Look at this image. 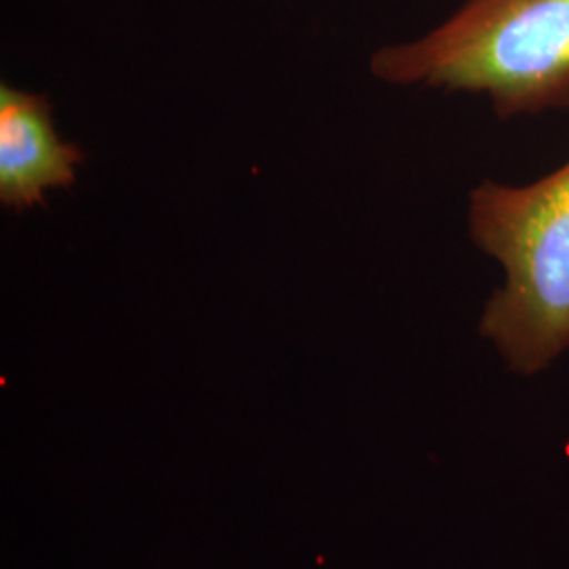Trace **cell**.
I'll return each mask as SVG.
<instances>
[{
	"instance_id": "6da1fadb",
	"label": "cell",
	"mask_w": 569,
	"mask_h": 569,
	"mask_svg": "<svg viewBox=\"0 0 569 569\" xmlns=\"http://www.w3.org/2000/svg\"><path fill=\"white\" fill-rule=\"evenodd\" d=\"M369 70L395 87L488 98L500 121L569 110V0H465L416 41L380 47Z\"/></svg>"
},
{
	"instance_id": "7a4b0ae2",
	"label": "cell",
	"mask_w": 569,
	"mask_h": 569,
	"mask_svg": "<svg viewBox=\"0 0 569 569\" xmlns=\"http://www.w3.org/2000/svg\"><path fill=\"white\" fill-rule=\"evenodd\" d=\"M467 226L505 272L479 331L515 373L536 376L569 348V159L521 186L477 183Z\"/></svg>"
},
{
	"instance_id": "3957f363",
	"label": "cell",
	"mask_w": 569,
	"mask_h": 569,
	"mask_svg": "<svg viewBox=\"0 0 569 569\" xmlns=\"http://www.w3.org/2000/svg\"><path fill=\"white\" fill-rule=\"evenodd\" d=\"M84 154L61 140L47 96L0 87V203L23 213L77 182Z\"/></svg>"
}]
</instances>
